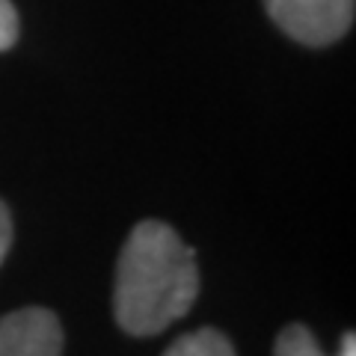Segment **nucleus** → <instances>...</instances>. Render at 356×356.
Segmentation results:
<instances>
[{
  "mask_svg": "<svg viewBox=\"0 0 356 356\" xmlns=\"http://www.w3.org/2000/svg\"><path fill=\"white\" fill-rule=\"evenodd\" d=\"M18 39V15L9 0H0V51L13 48Z\"/></svg>",
  "mask_w": 356,
  "mask_h": 356,
  "instance_id": "nucleus-6",
  "label": "nucleus"
},
{
  "mask_svg": "<svg viewBox=\"0 0 356 356\" xmlns=\"http://www.w3.org/2000/svg\"><path fill=\"white\" fill-rule=\"evenodd\" d=\"M273 356H327V353L321 350V344L303 324H291L280 332Z\"/></svg>",
  "mask_w": 356,
  "mask_h": 356,
  "instance_id": "nucleus-5",
  "label": "nucleus"
},
{
  "mask_svg": "<svg viewBox=\"0 0 356 356\" xmlns=\"http://www.w3.org/2000/svg\"><path fill=\"white\" fill-rule=\"evenodd\" d=\"M9 247H13V217H9V208L0 202V264H3Z\"/></svg>",
  "mask_w": 356,
  "mask_h": 356,
  "instance_id": "nucleus-7",
  "label": "nucleus"
},
{
  "mask_svg": "<svg viewBox=\"0 0 356 356\" xmlns=\"http://www.w3.org/2000/svg\"><path fill=\"white\" fill-rule=\"evenodd\" d=\"M267 15L303 44H330L353 24L356 0H264Z\"/></svg>",
  "mask_w": 356,
  "mask_h": 356,
  "instance_id": "nucleus-2",
  "label": "nucleus"
},
{
  "mask_svg": "<svg viewBox=\"0 0 356 356\" xmlns=\"http://www.w3.org/2000/svg\"><path fill=\"white\" fill-rule=\"evenodd\" d=\"M199 294L196 255L161 220H143L128 235L116 267L113 312L131 336H158L184 318Z\"/></svg>",
  "mask_w": 356,
  "mask_h": 356,
  "instance_id": "nucleus-1",
  "label": "nucleus"
},
{
  "mask_svg": "<svg viewBox=\"0 0 356 356\" xmlns=\"http://www.w3.org/2000/svg\"><path fill=\"white\" fill-rule=\"evenodd\" d=\"M163 356H235V350H232V344L222 332L205 327L172 341Z\"/></svg>",
  "mask_w": 356,
  "mask_h": 356,
  "instance_id": "nucleus-4",
  "label": "nucleus"
},
{
  "mask_svg": "<svg viewBox=\"0 0 356 356\" xmlns=\"http://www.w3.org/2000/svg\"><path fill=\"white\" fill-rule=\"evenodd\" d=\"M0 356H63V330L57 315L39 306L3 315Z\"/></svg>",
  "mask_w": 356,
  "mask_h": 356,
  "instance_id": "nucleus-3",
  "label": "nucleus"
}]
</instances>
